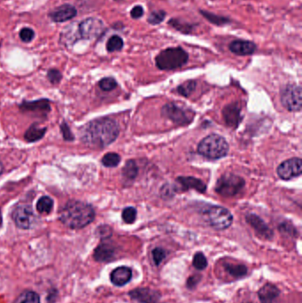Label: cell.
<instances>
[{
	"instance_id": "obj_1",
	"label": "cell",
	"mask_w": 302,
	"mask_h": 303,
	"mask_svg": "<svg viewBox=\"0 0 302 303\" xmlns=\"http://www.w3.org/2000/svg\"><path fill=\"white\" fill-rule=\"evenodd\" d=\"M120 129L111 118H99L91 122L84 128L82 141L89 147L104 148L116 140Z\"/></svg>"
},
{
	"instance_id": "obj_2",
	"label": "cell",
	"mask_w": 302,
	"mask_h": 303,
	"mask_svg": "<svg viewBox=\"0 0 302 303\" xmlns=\"http://www.w3.org/2000/svg\"><path fill=\"white\" fill-rule=\"evenodd\" d=\"M58 219L68 228H85L93 222L94 209L85 202L70 200L61 209Z\"/></svg>"
},
{
	"instance_id": "obj_3",
	"label": "cell",
	"mask_w": 302,
	"mask_h": 303,
	"mask_svg": "<svg viewBox=\"0 0 302 303\" xmlns=\"http://www.w3.org/2000/svg\"><path fill=\"white\" fill-rule=\"evenodd\" d=\"M198 152L200 155L208 159L218 160L227 155L229 145L224 137L212 134L199 142Z\"/></svg>"
},
{
	"instance_id": "obj_4",
	"label": "cell",
	"mask_w": 302,
	"mask_h": 303,
	"mask_svg": "<svg viewBox=\"0 0 302 303\" xmlns=\"http://www.w3.org/2000/svg\"><path fill=\"white\" fill-rule=\"evenodd\" d=\"M188 59V53L182 47H170L156 56V66L162 70H174L182 68Z\"/></svg>"
},
{
	"instance_id": "obj_5",
	"label": "cell",
	"mask_w": 302,
	"mask_h": 303,
	"mask_svg": "<svg viewBox=\"0 0 302 303\" xmlns=\"http://www.w3.org/2000/svg\"><path fill=\"white\" fill-rule=\"evenodd\" d=\"M205 219L211 227L223 231L229 228L233 221L231 213L220 206H211L204 212Z\"/></svg>"
},
{
	"instance_id": "obj_6",
	"label": "cell",
	"mask_w": 302,
	"mask_h": 303,
	"mask_svg": "<svg viewBox=\"0 0 302 303\" xmlns=\"http://www.w3.org/2000/svg\"><path fill=\"white\" fill-rule=\"evenodd\" d=\"M245 180L241 176L228 173L217 180L215 192L224 197H232L240 192L245 186Z\"/></svg>"
},
{
	"instance_id": "obj_7",
	"label": "cell",
	"mask_w": 302,
	"mask_h": 303,
	"mask_svg": "<svg viewBox=\"0 0 302 303\" xmlns=\"http://www.w3.org/2000/svg\"><path fill=\"white\" fill-rule=\"evenodd\" d=\"M283 106L291 112H299L301 109V88L299 85H288L281 90Z\"/></svg>"
},
{
	"instance_id": "obj_8",
	"label": "cell",
	"mask_w": 302,
	"mask_h": 303,
	"mask_svg": "<svg viewBox=\"0 0 302 303\" xmlns=\"http://www.w3.org/2000/svg\"><path fill=\"white\" fill-rule=\"evenodd\" d=\"M163 114L175 124L180 125L189 124L193 120V112L185 109L175 103L166 104L163 108Z\"/></svg>"
},
{
	"instance_id": "obj_9",
	"label": "cell",
	"mask_w": 302,
	"mask_h": 303,
	"mask_svg": "<svg viewBox=\"0 0 302 303\" xmlns=\"http://www.w3.org/2000/svg\"><path fill=\"white\" fill-rule=\"evenodd\" d=\"M12 217L17 227L23 230H29L36 224V215L33 212L31 207L27 204L17 206L13 209Z\"/></svg>"
},
{
	"instance_id": "obj_10",
	"label": "cell",
	"mask_w": 302,
	"mask_h": 303,
	"mask_svg": "<svg viewBox=\"0 0 302 303\" xmlns=\"http://www.w3.org/2000/svg\"><path fill=\"white\" fill-rule=\"evenodd\" d=\"M104 28L102 21L96 18H88L79 24V38L88 40L97 38L103 33Z\"/></svg>"
},
{
	"instance_id": "obj_11",
	"label": "cell",
	"mask_w": 302,
	"mask_h": 303,
	"mask_svg": "<svg viewBox=\"0 0 302 303\" xmlns=\"http://www.w3.org/2000/svg\"><path fill=\"white\" fill-rule=\"evenodd\" d=\"M277 175L283 180H291L301 175L302 160L299 158H292L281 163L277 170Z\"/></svg>"
},
{
	"instance_id": "obj_12",
	"label": "cell",
	"mask_w": 302,
	"mask_h": 303,
	"mask_svg": "<svg viewBox=\"0 0 302 303\" xmlns=\"http://www.w3.org/2000/svg\"><path fill=\"white\" fill-rule=\"evenodd\" d=\"M21 111L24 113H31L36 115H46L51 111V107L47 99H39L35 101H23L19 105Z\"/></svg>"
},
{
	"instance_id": "obj_13",
	"label": "cell",
	"mask_w": 302,
	"mask_h": 303,
	"mask_svg": "<svg viewBox=\"0 0 302 303\" xmlns=\"http://www.w3.org/2000/svg\"><path fill=\"white\" fill-rule=\"evenodd\" d=\"M178 187H175L176 192H185L187 190H196L198 192H205L207 190V186L202 180L198 179L193 176H179L176 179Z\"/></svg>"
},
{
	"instance_id": "obj_14",
	"label": "cell",
	"mask_w": 302,
	"mask_h": 303,
	"mask_svg": "<svg viewBox=\"0 0 302 303\" xmlns=\"http://www.w3.org/2000/svg\"><path fill=\"white\" fill-rule=\"evenodd\" d=\"M246 220L254 229L257 234L261 238L271 239L273 238V232L271 229L265 224L263 219L254 214H249L246 216Z\"/></svg>"
},
{
	"instance_id": "obj_15",
	"label": "cell",
	"mask_w": 302,
	"mask_h": 303,
	"mask_svg": "<svg viewBox=\"0 0 302 303\" xmlns=\"http://www.w3.org/2000/svg\"><path fill=\"white\" fill-rule=\"evenodd\" d=\"M224 119L229 127L237 128L241 120V108L237 102L227 105L224 108Z\"/></svg>"
},
{
	"instance_id": "obj_16",
	"label": "cell",
	"mask_w": 302,
	"mask_h": 303,
	"mask_svg": "<svg viewBox=\"0 0 302 303\" xmlns=\"http://www.w3.org/2000/svg\"><path fill=\"white\" fill-rule=\"evenodd\" d=\"M130 295L140 303H158L160 299V293L150 288H136L130 292Z\"/></svg>"
},
{
	"instance_id": "obj_17",
	"label": "cell",
	"mask_w": 302,
	"mask_h": 303,
	"mask_svg": "<svg viewBox=\"0 0 302 303\" xmlns=\"http://www.w3.org/2000/svg\"><path fill=\"white\" fill-rule=\"evenodd\" d=\"M77 14V11L75 7L71 5H63L62 7L56 8L49 14L50 18L55 23H64L67 21L72 20Z\"/></svg>"
},
{
	"instance_id": "obj_18",
	"label": "cell",
	"mask_w": 302,
	"mask_h": 303,
	"mask_svg": "<svg viewBox=\"0 0 302 303\" xmlns=\"http://www.w3.org/2000/svg\"><path fill=\"white\" fill-rule=\"evenodd\" d=\"M229 48L231 52L237 55H251L256 51V45L247 40H235L230 44Z\"/></svg>"
},
{
	"instance_id": "obj_19",
	"label": "cell",
	"mask_w": 302,
	"mask_h": 303,
	"mask_svg": "<svg viewBox=\"0 0 302 303\" xmlns=\"http://www.w3.org/2000/svg\"><path fill=\"white\" fill-rule=\"evenodd\" d=\"M116 249L110 243H101L94 252L95 260L100 262H109L115 257Z\"/></svg>"
},
{
	"instance_id": "obj_20",
	"label": "cell",
	"mask_w": 302,
	"mask_h": 303,
	"mask_svg": "<svg viewBox=\"0 0 302 303\" xmlns=\"http://www.w3.org/2000/svg\"><path fill=\"white\" fill-rule=\"evenodd\" d=\"M132 277V271L129 267L122 266L112 271L110 279L112 283L117 287H123L130 282Z\"/></svg>"
},
{
	"instance_id": "obj_21",
	"label": "cell",
	"mask_w": 302,
	"mask_h": 303,
	"mask_svg": "<svg viewBox=\"0 0 302 303\" xmlns=\"http://www.w3.org/2000/svg\"><path fill=\"white\" fill-rule=\"evenodd\" d=\"M280 291L272 284H266L260 288L258 295L261 303H276L279 296Z\"/></svg>"
},
{
	"instance_id": "obj_22",
	"label": "cell",
	"mask_w": 302,
	"mask_h": 303,
	"mask_svg": "<svg viewBox=\"0 0 302 303\" xmlns=\"http://www.w3.org/2000/svg\"><path fill=\"white\" fill-rule=\"evenodd\" d=\"M46 132V128H40L37 124H33L24 135L28 142H36L42 139Z\"/></svg>"
},
{
	"instance_id": "obj_23",
	"label": "cell",
	"mask_w": 302,
	"mask_h": 303,
	"mask_svg": "<svg viewBox=\"0 0 302 303\" xmlns=\"http://www.w3.org/2000/svg\"><path fill=\"white\" fill-rule=\"evenodd\" d=\"M138 169L136 166V161L130 160L127 161L123 169V177L127 182H132L137 176Z\"/></svg>"
},
{
	"instance_id": "obj_24",
	"label": "cell",
	"mask_w": 302,
	"mask_h": 303,
	"mask_svg": "<svg viewBox=\"0 0 302 303\" xmlns=\"http://www.w3.org/2000/svg\"><path fill=\"white\" fill-rule=\"evenodd\" d=\"M224 269L230 276L235 278L245 277L247 273V268L242 264H225Z\"/></svg>"
},
{
	"instance_id": "obj_25",
	"label": "cell",
	"mask_w": 302,
	"mask_h": 303,
	"mask_svg": "<svg viewBox=\"0 0 302 303\" xmlns=\"http://www.w3.org/2000/svg\"><path fill=\"white\" fill-rule=\"evenodd\" d=\"M53 208V200L48 196H44L36 203V209L40 214H49Z\"/></svg>"
},
{
	"instance_id": "obj_26",
	"label": "cell",
	"mask_w": 302,
	"mask_h": 303,
	"mask_svg": "<svg viewBox=\"0 0 302 303\" xmlns=\"http://www.w3.org/2000/svg\"><path fill=\"white\" fill-rule=\"evenodd\" d=\"M13 303H40V297L33 291H25Z\"/></svg>"
},
{
	"instance_id": "obj_27",
	"label": "cell",
	"mask_w": 302,
	"mask_h": 303,
	"mask_svg": "<svg viewBox=\"0 0 302 303\" xmlns=\"http://www.w3.org/2000/svg\"><path fill=\"white\" fill-rule=\"evenodd\" d=\"M200 13H202V16H204L208 22L214 23V24L218 25V26H222V25H224V24H227V23H230V20L227 19V18L218 16V15L214 14V13H208V12H206V11H200Z\"/></svg>"
},
{
	"instance_id": "obj_28",
	"label": "cell",
	"mask_w": 302,
	"mask_h": 303,
	"mask_svg": "<svg viewBox=\"0 0 302 303\" xmlns=\"http://www.w3.org/2000/svg\"><path fill=\"white\" fill-rule=\"evenodd\" d=\"M120 163V157L118 153H107L102 158V164L107 168H114Z\"/></svg>"
},
{
	"instance_id": "obj_29",
	"label": "cell",
	"mask_w": 302,
	"mask_h": 303,
	"mask_svg": "<svg viewBox=\"0 0 302 303\" xmlns=\"http://www.w3.org/2000/svg\"><path fill=\"white\" fill-rule=\"evenodd\" d=\"M124 47V40L119 36H113L107 44V50L109 52L120 51Z\"/></svg>"
},
{
	"instance_id": "obj_30",
	"label": "cell",
	"mask_w": 302,
	"mask_h": 303,
	"mask_svg": "<svg viewBox=\"0 0 302 303\" xmlns=\"http://www.w3.org/2000/svg\"><path fill=\"white\" fill-rule=\"evenodd\" d=\"M196 85H197V84L195 81L185 82V84L178 86L177 91H178L179 94L183 95L185 97H188L194 91Z\"/></svg>"
},
{
	"instance_id": "obj_31",
	"label": "cell",
	"mask_w": 302,
	"mask_h": 303,
	"mask_svg": "<svg viewBox=\"0 0 302 303\" xmlns=\"http://www.w3.org/2000/svg\"><path fill=\"white\" fill-rule=\"evenodd\" d=\"M192 264H193L195 269H197L198 271H202L208 266V261H207V258L205 256L204 254L198 252L197 254H195Z\"/></svg>"
},
{
	"instance_id": "obj_32",
	"label": "cell",
	"mask_w": 302,
	"mask_h": 303,
	"mask_svg": "<svg viewBox=\"0 0 302 303\" xmlns=\"http://www.w3.org/2000/svg\"><path fill=\"white\" fill-rule=\"evenodd\" d=\"M122 217L126 224H129V225L133 224L136 218V209L133 207H128L126 209H124L123 214H122Z\"/></svg>"
},
{
	"instance_id": "obj_33",
	"label": "cell",
	"mask_w": 302,
	"mask_h": 303,
	"mask_svg": "<svg viewBox=\"0 0 302 303\" xmlns=\"http://www.w3.org/2000/svg\"><path fill=\"white\" fill-rule=\"evenodd\" d=\"M99 87L105 91H110L116 88L117 83L113 77H105L99 81Z\"/></svg>"
},
{
	"instance_id": "obj_34",
	"label": "cell",
	"mask_w": 302,
	"mask_h": 303,
	"mask_svg": "<svg viewBox=\"0 0 302 303\" xmlns=\"http://www.w3.org/2000/svg\"><path fill=\"white\" fill-rule=\"evenodd\" d=\"M169 25H171L176 30L181 31V32L185 33V34L191 32L192 29V27L188 23H182L181 22H179L178 20H176V19H171V20L169 21Z\"/></svg>"
},
{
	"instance_id": "obj_35",
	"label": "cell",
	"mask_w": 302,
	"mask_h": 303,
	"mask_svg": "<svg viewBox=\"0 0 302 303\" xmlns=\"http://www.w3.org/2000/svg\"><path fill=\"white\" fill-rule=\"evenodd\" d=\"M165 17L166 13L164 11H154L148 17V23L152 25H157L163 23Z\"/></svg>"
},
{
	"instance_id": "obj_36",
	"label": "cell",
	"mask_w": 302,
	"mask_h": 303,
	"mask_svg": "<svg viewBox=\"0 0 302 303\" xmlns=\"http://www.w3.org/2000/svg\"><path fill=\"white\" fill-rule=\"evenodd\" d=\"M35 37V31L30 28H24L19 31V38L24 43L31 42Z\"/></svg>"
},
{
	"instance_id": "obj_37",
	"label": "cell",
	"mask_w": 302,
	"mask_h": 303,
	"mask_svg": "<svg viewBox=\"0 0 302 303\" xmlns=\"http://www.w3.org/2000/svg\"><path fill=\"white\" fill-rule=\"evenodd\" d=\"M166 258V252L164 249L160 248H157L153 249V259L156 265H159L163 262V260Z\"/></svg>"
},
{
	"instance_id": "obj_38",
	"label": "cell",
	"mask_w": 302,
	"mask_h": 303,
	"mask_svg": "<svg viewBox=\"0 0 302 303\" xmlns=\"http://www.w3.org/2000/svg\"><path fill=\"white\" fill-rule=\"evenodd\" d=\"M47 77L49 81L51 82L53 85L58 84L62 78V75L61 72L57 69H50L47 73Z\"/></svg>"
},
{
	"instance_id": "obj_39",
	"label": "cell",
	"mask_w": 302,
	"mask_h": 303,
	"mask_svg": "<svg viewBox=\"0 0 302 303\" xmlns=\"http://www.w3.org/2000/svg\"><path fill=\"white\" fill-rule=\"evenodd\" d=\"M61 130H62V133L63 135V138L66 141H73L75 139L74 135L72 134L70 131V129L68 127V124H66L65 122L62 124L61 126Z\"/></svg>"
},
{
	"instance_id": "obj_40",
	"label": "cell",
	"mask_w": 302,
	"mask_h": 303,
	"mask_svg": "<svg viewBox=\"0 0 302 303\" xmlns=\"http://www.w3.org/2000/svg\"><path fill=\"white\" fill-rule=\"evenodd\" d=\"M97 233L101 238H110L112 229L108 225H101L97 229Z\"/></svg>"
},
{
	"instance_id": "obj_41",
	"label": "cell",
	"mask_w": 302,
	"mask_h": 303,
	"mask_svg": "<svg viewBox=\"0 0 302 303\" xmlns=\"http://www.w3.org/2000/svg\"><path fill=\"white\" fill-rule=\"evenodd\" d=\"M144 15V8L141 6H136L130 11V16L133 19H139Z\"/></svg>"
},
{
	"instance_id": "obj_42",
	"label": "cell",
	"mask_w": 302,
	"mask_h": 303,
	"mask_svg": "<svg viewBox=\"0 0 302 303\" xmlns=\"http://www.w3.org/2000/svg\"><path fill=\"white\" fill-rule=\"evenodd\" d=\"M200 279H202L200 275H194L192 277H189L188 280H187V287L190 289H193L198 285Z\"/></svg>"
},
{
	"instance_id": "obj_43",
	"label": "cell",
	"mask_w": 302,
	"mask_h": 303,
	"mask_svg": "<svg viewBox=\"0 0 302 303\" xmlns=\"http://www.w3.org/2000/svg\"><path fill=\"white\" fill-rule=\"evenodd\" d=\"M2 171H3V166H2V163L0 161V175L2 174Z\"/></svg>"
}]
</instances>
